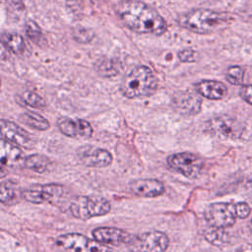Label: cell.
Wrapping results in <instances>:
<instances>
[{"instance_id": "1", "label": "cell", "mask_w": 252, "mask_h": 252, "mask_svg": "<svg viewBox=\"0 0 252 252\" xmlns=\"http://www.w3.org/2000/svg\"><path fill=\"white\" fill-rule=\"evenodd\" d=\"M117 14L127 28L138 33L160 35L167 28L159 13L142 1L124 0L120 2Z\"/></svg>"}, {"instance_id": "2", "label": "cell", "mask_w": 252, "mask_h": 252, "mask_svg": "<svg viewBox=\"0 0 252 252\" xmlns=\"http://www.w3.org/2000/svg\"><path fill=\"white\" fill-rule=\"evenodd\" d=\"M233 17L226 12L198 8L190 10L178 17V24L190 32L208 34L226 28Z\"/></svg>"}, {"instance_id": "3", "label": "cell", "mask_w": 252, "mask_h": 252, "mask_svg": "<svg viewBox=\"0 0 252 252\" xmlns=\"http://www.w3.org/2000/svg\"><path fill=\"white\" fill-rule=\"evenodd\" d=\"M158 82L148 66H137L124 76L120 83L121 94L128 98H144L153 95Z\"/></svg>"}, {"instance_id": "4", "label": "cell", "mask_w": 252, "mask_h": 252, "mask_svg": "<svg viewBox=\"0 0 252 252\" xmlns=\"http://www.w3.org/2000/svg\"><path fill=\"white\" fill-rule=\"evenodd\" d=\"M110 209V203L105 198L98 196H79L70 204L73 217L82 220L106 215Z\"/></svg>"}, {"instance_id": "5", "label": "cell", "mask_w": 252, "mask_h": 252, "mask_svg": "<svg viewBox=\"0 0 252 252\" xmlns=\"http://www.w3.org/2000/svg\"><path fill=\"white\" fill-rule=\"evenodd\" d=\"M204 217L211 226L219 228L232 226L238 218L235 204L222 202L209 205L204 212Z\"/></svg>"}, {"instance_id": "6", "label": "cell", "mask_w": 252, "mask_h": 252, "mask_svg": "<svg viewBox=\"0 0 252 252\" xmlns=\"http://www.w3.org/2000/svg\"><path fill=\"white\" fill-rule=\"evenodd\" d=\"M167 165L183 176L194 179L199 176L204 162L198 156L189 152H182L170 155L167 158Z\"/></svg>"}, {"instance_id": "7", "label": "cell", "mask_w": 252, "mask_h": 252, "mask_svg": "<svg viewBox=\"0 0 252 252\" xmlns=\"http://www.w3.org/2000/svg\"><path fill=\"white\" fill-rule=\"evenodd\" d=\"M206 127L211 134L221 139H239L244 131V126L241 122L228 115L211 118L207 122Z\"/></svg>"}, {"instance_id": "8", "label": "cell", "mask_w": 252, "mask_h": 252, "mask_svg": "<svg viewBox=\"0 0 252 252\" xmlns=\"http://www.w3.org/2000/svg\"><path fill=\"white\" fill-rule=\"evenodd\" d=\"M56 245L64 250L70 251H108L107 246L101 245L96 240L93 241L82 233H66L56 239Z\"/></svg>"}, {"instance_id": "9", "label": "cell", "mask_w": 252, "mask_h": 252, "mask_svg": "<svg viewBox=\"0 0 252 252\" xmlns=\"http://www.w3.org/2000/svg\"><path fill=\"white\" fill-rule=\"evenodd\" d=\"M168 245L169 238L165 233L158 230H152L134 237L129 247L137 251L161 252L166 250Z\"/></svg>"}, {"instance_id": "10", "label": "cell", "mask_w": 252, "mask_h": 252, "mask_svg": "<svg viewBox=\"0 0 252 252\" xmlns=\"http://www.w3.org/2000/svg\"><path fill=\"white\" fill-rule=\"evenodd\" d=\"M64 193V187L60 184L50 183L43 185H33L21 192V196L27 202L32 204H42L46 202H52L60 197Z\"/></svg>"}, {"instance_id": "11", "label": "cell", "mask_w": 252, "mask_h": 252, "mask_svg": "<svg viewBox=\"0 0 252 252\" xmlns=\"http://www.w3.org/2000/svg\"><path fill=\"white\" fill-rule=\"evenodd\" d=\"M200 94L192 91H181L172 95L171 104L173 109L181 115L192 116L200 112L202 99Z\"/></svg>"}, {"instance_id": "12", "label": "cell", "mask_w": 252, "mask_h": 252, "mask_svg": "<svg viewBox=\"0 0 252 252\" xmlns=\"http://www.w3.org/2000/svg\"><path fill=\"white\" fill-rule=\"evenodd\" d=\"M79 160L89 167H105L111 164V154L101 148L85 145L77 150Z\"/></svg>"}, {"instance_id": "13", "label": "cell", "mask_w": 252, "mask_h": 252, "mask_svg": "<svg viewBox=\"0 0 252 252\" xmlns=\"http://www.w3.org/2000/svg\"><path fill=\"white\" fill-rule=\"evenodd\" d=\"M92 233L94 239L103 245H129L134 238L128 231L116 227H97Z\"/></svg>"}, {"instance_id": "14", "label": "cell", "mask_w": 252, "mask_h": 252, "mask_svg": "<svg viewBox=\"0 0 252 252\" xmlns=\"http://www.w3.org/2000/svg\"><path fill=\"white\" fill-rule=\"evenodd\" d=\"M57 126L61 133L71 138H90L94 131L91 123L82 118L61 117Z\"/></svg>"}, {"instance_id": "15", "label": "cell", "mask_w": 252, "mask_h": 252, "mask_svg": "<svg viewBox=\"0 0 252 252\" xmlns=\"http://www.w3.org/2000/svg\"><path fill=\"white\" fill-rule=\"evenodd\" d=\"M129 189L134 195L145 198L158 197L165 192L164 184L161 181L153 178L133 180L129 184Z\"/></svg>"}, {"instance_id": "16", "label": "cell", "mask_w": 252, "mask_h": 252, "mask_svg": "<svg viewBox=\"0 0 252 252\" xmlns=\"http://www.w3.org/2000/svg\"><path fill=\"white\" fill-rule=\"evenodd\" d=\"M1 139L6 140L12 144H15L19 147L29 148L32 144V139L27 131L16 123L1 119Z\"/></svg>"}, {"instance_id": "17", "label": "cell", "mask_w": 252, "mask_h": 252, "mask_svg": "<svg viewBox=\"0 0 252 252\" xmlns=\"http://www.w3.org/2000/svg\"><path fill=\"white\" fill-rule=\"evenodd\" d=\"M0 150L2 168H16L19 165L23 166L25 157L22 150L18 148L17 145L1 139Z\"/></svg>"}, {"instance_id": "18", "label": "cell", "mask_w": 252, "mask_h": 252, "mask_svg": "<svg viewBox=\"0 0 252 252\" xmlns=\"http://www.w3.org/2000/svg\"><path fill=\"white\" fill-rule=\"evenodd\" d=\"M195 89L202 96L212 100L221 99L227 94L226 86L215 80H202L195 85Z\"/></svg>"}, {"instance_id": "19", "label": "cell", "mask_w": 252, "mask_h": 252, "mask_svg": "<svg viewBox=\"0 0 252 252\" xmlns=\"http://www.w3.org/2000/svg\"><path fill=\"white\" fill-rule=\"evenodd\" d=\"M2 44L12 53L21 55L26 50L24 38L16 32H3L1 36Z\"/></svg>"}, {"instance_id": "20", "label": "cell", "mask_w": 252, "mask_h": 252, "mask_svg": "<svg viewBox=\"0 0 252 252\" xmlns=\"http://www.w3.org/2000/svg\"><path fill=\"white\" fill-rule=\"evenodd\" d=\"M119 66L120 63L106 57H101L94 63V70L100 77L110 78L120 72Z\"/></svg>"}, {"instance_id": "21", "label": "cell", "mask_w": 252, "mask_h": 252, "mask_svg": "<svg viewBox=\"0 0 252 252\" xmlns=\"http://www.w3.org/2000/svg\"><path fill=\"white\" fill-rule=\"evenodd\" d=\"M49 164L50 160L48 159V158L42 155L34 154L25 158L23 167L37 173H43L47 170Z\"/></svg>"}, {"instance_id": "22", "label": "cell", "mask_w": 252, "mask_h": 252, "mask_svg": "<svg viewBox=\"0 0 252 252\" xmlns=\"http://www.w3.org/2000/svg\"><path fill=\"white\" fill-rule=\"evenodd\" d=\"M21 121L29 127L38 131H45L50 127L49 122L43 116L32 111H27L24 114H22Z\"/></svg>"}, {"instance_id": "23", "label": "cell", "mask_w": 252, "mask_h": 252, "mask_svg": "<svg viewBox=\"0 0 252 252\" xmlns=\"http://www.w3.org/2000/svg\"><path fill=\"white\" fill-rule=\"evenodd\" d=\"M211 230H209L206 234L205 237L206 239L211 242L214 245L217 246H221V245H225L226 243V234L224 232V228H219V227H214L211 226Z\"/></svg>"}, {"instance_id": "24", "label": "cell", "mask_w": 252, "mask_h": 252, "mask_svg": "<svg viewBox=\"0 0 252 252\" xmlns=\"http://www.w3.org/2000/svg\"><path fill=\"white\" fill-rule=\"evenodd\" d=\"M16 198V188L11 181H2L0 186V201L3 204H10Z\"/></svg>"}, {"instance_id": "25", "label": "cell", "mask_w": 252, "mask_h": 252, "mask_svg": "<svg viewBox=\"0 0 252 252\" xmlns=\"http://www.w3.org/2000/svg\"><path fill=\"white\" fill-rule=\"evenodd\" d=\"M26 33L28 37L32 40L35 44L39 45L44 41V37L39 27L32 21H30L26 25Z\"/></svg>"}, {"instance_id": "26", "label": "cell", "mask_w": 252, "mask_h": 252, "mask_svg": "<svg viewBox=\"0 0 252 252\" xmlns=\"http://www.w3.org/2000/svg\"><path fill=\"white\" fill-rule=\"evenodd\" d=\"M22 99L26 104L33 108H42L45 106V101L43 98L33 91L24 92L22 94Z\"/></svg>"}, {"instance_id": "27", "label": "cell", "mask_w": 252, "mask_h": 252, "mask_svg": "<svg viewBox=\"0 0 252 252\" xmlns=\"http://www.w3.org/2000/svg\"><path fill=\"white\" fill-rule=\"evenodd\" d=\"M225 77H226V80L230 84L236 85V86H240L242 84V82H243L244 71L239 66H231V67H229L227 69Z\"/></svg>"}, {"instance_id": "28", "label": "cell", "mask_w": 252, "mask_h": 252, "mask_svg": "<svg viewBox=\"0 0 252 252\" xmlns=\"http://www.w3.org/2000/svg\"><path fill=\"white\" fill-rule=\"evenodd\" d=\"M73 36L77 41L86 43V42H89L92 40V38L94 37V33L92 31H90L86 28L77 27L73 31Z\"/></svg>"}, {"instance_id": "29", "label": "cell", "mask_w": 252, "mask_h": 252, "mask_svg": "<svg viewBox=\"0 0 252 252\" xmlns=\"http://www.w3.org/2000/svg\"><path fill=\"white\" fill-rule=\"evenodd\" d=\"M197 52L191 48H185L178 53V58L181 62H196Z\"/></svg>"}, {"instance_id": "30", "label": "cell", "mask_w": 252, "mask_h": 252, "mask_svg": "<svg viewBox=\"0 0 252 252\" xmlns=\"http://www.w3.org/2000/svg\"><path fill=\"white\" fill-rule=\"evenodd\" d=\"M235 208H236V213L238 219H246L251 212V209L248 204L244 202H239L235 203Z\"/></svg>"}, {"instance_id": "31", "label": "cell", "mask_w": 252, "mask_h": 252, "mask_svg": "<svg viewBox=\"0 0 252 252\" xmlns=\"http://www.w3.org/2000/svg\"><path fill=\"white\" fill-rule=\"evenodd\" d=\"M240 96L249 104L252 105V85L243 86L239 92Z\"/></svg>"}, {"instance_id": "32", "label": "cell", "mask_w": 252, "mask_h": 252, "mask_svg": "<svg viewBox=\"0 0 252 252\" xmlns=\"http://www.w3.org/2000/svg\"><path fill=\"white\" fill-rule=\"evenodd\" d=\"M7 3L15 9H23V0H7Z\"/></svg>"}, {"instance_id": "33", "label": "cell", "mask_w": 252, "mask_h": 252, "mask_svg": "<svg viewBox=\"0 0 252 252\" xmlns=\"http://www.w3.org/2000/svg\"><path fill=\"white\" fill-rule=\"evenodd\" d=\"M249 228H250V230L252 231V217H251V219H250V221H249Z\"/></svg>"}]
</instances>
